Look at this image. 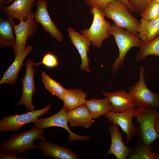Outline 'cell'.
I'll return each instance as SVG.
<instances>
[{"label":"cell","mask_w":159,"mask_h":159,"mask_svg":"<svg viewBox=\"0 0 159 159\" xmlns=\"http://www.w3.org/2000/svg\"><path fill=\"white\" fill-rule=\"evenodd\" d=\"M158 95H159V94H158Z\"/></svg>","instance_id":"obj_38"},{"label":"cell","mask_w":159,"mask_h":159,"mask_svg":"<svg viewBox=\"0 0 159 159\" xmlns=\"http://www.w3.org/2000/svg\"><path fill=\"white\" fill-rule=\"evenodd\" d=\"M36 0H15L10 5L5 6L1 10L6 17L18 20L21 19L25 20Z\"/></svg>","instance_id":"obj_17"},{"label":"cell","mask_w":159,"mask_h":159,"mask_svg":"<svg viewBox=\"0 0 159 159\" xmlns=\"http://www.w3.org/2000/svg\"><path fill=\"white\" fill-rule=\"evenodd\" d=\"M26 69L24 77L21 79L22 85V92L21 98L17 104L19 106L25 105L30 111L34 110V106L32 103V97L36 87L34 75L36 72L33 68L34 64L31 58L26 62Z\"/></svg>","instance_id":"obj_11"},{"label":"cell","mask_w":159,"mask_h":159,"mask_svg":"<svg viewBox=\"0 0 159 159\" xmlns=\"http://www.w3.org/2000/svg\"><path fill=\"white\" fill-rule=\"evenodd\" d=\"M105 16L116 25L127 30L137 31L140 22L131 14L127 6L115 0L101 9Z\"/></svg>","instance_id":"obj_4"},{"label":"cell","mask_w":159,"mask_h":159,"mask_svg":"<svg viewBox=\"0 0 159 159\" xmlns=\"http://www.w3.org/2000/svg\"><path fill=\"white\" fill-rule=\"evenodd\" d=\"M33 49L32 45L28 46L15 56L13 62L3 74L0 81V85L8 84L12 85L16 82L19 71L24 65V60Z\"/></svg>","instance_id":"obj_18"},{"label":"cell","mask_w":159,"mask_h":159,"mask_svg":"<svg viewBox=\"0 0 159 159\" xmlns=\"http://www.w3.org/2000/svg\"><path fill=\"white\" fill-rule=\"evenodd\" d=\"M137 32L141 41L145 43L159 35V17L152 20L141 19Z\"/></svg>","instance_id":"obj_20"},{"label":"cell","mask_w":159,"mask_h":159,"mask_svg":"<svg viewBox=\"0 0 159 159\" xmlns=\"http://www.w3.org/2000/svg\"><path fill=\"white\" fill-rule=\"evenodd\" d=\"M0 159H29V157H19L16 156L0 153Z\"/></svg>","instance_id":"obj_31"},{"label":"cell","mask_w":159,"mask_h":159,"mask_svg":"<svg viewBox=\"0 0 159 159\" xmlns=\"http://www.w3.org/2000/svg\"><path fill=\"white\" fill-rule=\"evenodd\" d=\"M14 30L9 18L4 15L0 18V47L7 46L14 47L16 38L13 32Z\"/></svg>","instance_id":"obj_21"},{"label":"cell","mask_w":159,"mask_h":159,"mask_svg":"<svg viewBox=\"0 0 159 159\" xmlns=\"http://www.w3.org/2000/svg\"><path fill=\"white\" fill-rule=\"evenodd\" d=\"M86 97V93L81 89H68V92L62 100V108L67 112L85 103Z\"/></svg>","instance_id":"obj_23"},{"label":"cell","mask_w":159,"mask_h":159,"mask_svg":"<svg viewBox=\"0 0 159 159\" xmlns=\"http://www.w3.org/2000/svg\"><path fill=\"white\" fill-rule=\"evenodd\" d=\"M151 1H153L154 2H156L159 4V0H151Z\"/></svg>","instance_id":"obj_36"},{"label":"cell","mask_w":159,"mask_h":159,"mask_svg":"<svg viewBox=\"0 0 159 159\" xmlns=\"http://www.w3.org/2000/svg\"><path fill=\"white\" fill-rule=\"evenodd\" d=\"M121 2L124 5H125L128 8L129 10L132 12H134L133 9L131 5L129 0H116Z\"/></svg>","instance_id":"obj_32"},{"label":"cell","mask_w":159,"mask_h":159,"mask_svg":"<svg viewBox=\"0 0 159 159\" xmlns=\"http://www.w3.org/2000/svg\"><path fill=\"white\" fill-rule=\"evenodd\" d=\"M134 12L140 15L149 5L151 0H129Z\"/></svg>","instance_id":"obj_28"},{"label":"cell","mask_w":159,"mask_h":159,"mask_svg":"<svg viewBox=\"0 0 159 159\" xmlns=\"http://www.w3.org/2000/svg\"><path fill=\"white\" fill-rule=\"evenodd\" d=\"M48 5L47 0L37 1L35 4L36 10L34 13L35 20L42 26L45 31L60 42L64 36L50 17L48 11Z\"/></svg>","instance_id":"obj_10"},{"label":"cell","mask_w":159,"mask_h":159,"mask_svg":"<svg viewBox=\"0 0 159 159\" xmlns=\"http://www.w3.org/2000/svg\"><path fill=\"white\" fill-rule=\"evenodd\" d=\"M5 0H0V9L1 10L5 6Z\"/></svg>","instance_id":"obj_34"},{"label":"cell","mask_w":159,"mask_h":159,"mask_svg":"<svg viewBox=\"0 0 159 159\" xmlns=\"http://www.w3.org/2000/svg\"><path fill=\"white\" fill-rule=\"evenodd\" d=\"M50 105L38 110L28 111L26 113L18 114L4 117L0 120V132H16L21 130L26 124L33 122L40 116L45 114L51 108Z\"/></svg>","instance_id":"obj_7"},{"label":"cell","mask_w":159,"mask_h":159,"mask_svg":"<svg viewBox=\"0 0 159 159\" xmlns=\"http://www.w3.org/2000/svg\"><path fill=\"white\" fill-rule=\"evenodd\" d=\"M67 115L71 126L86 128L92 125L93 118L85 104L68 111Z\"/></svg>","instance_id":"obj_19"},{"label":"cell","mask_w":159,"mask_h":159,"mask_svg":"<svg viewBox=\"0 0 159 159\" xmlns=\"http://www.w3.org/2000/svg\"><path fill=\"white\" fill-rule=\"evenodd\" d=\"M139 81L130 86L129 92L132 95L136 106L140 107H159L158 93L150 91L146 86L145 80V68H139Z\"/></svg>","instance_id":"obj_6"},{"label":"cell","mask_w":159,"mask_h":159,"mask_svg":"<svg viewBox=\"0 0 159 159\" xmlns=\"http://www.w3.org/2000/svg\"><path fill=\"white\" fill-rule=\"evenodd\" d=\"M157 159H159V153L156 154Z\"/></svg>","instance_id":"obj_37"},{"label":"cell","mask_w":159,"mask_h":159,"mask_svg":"<svg viewBox=\"0 0 159 159\" xmlns=\"http://www.w3.org/2000/svg\"><path fill=\"white\" fill-rule=\"evenodd\" d=\"M155 127L156 131L159 135V117L157 119L155 122Z\"/></svg>","instance_id":"obj_33"},{"label":"cell","mask_w":159,"mask_h":159,"mask_svg":"<svg viewBox=\"0 0 159 159\" xmlns=\"http://www.w3.org/2000/svg\"><path fill=\"white\" fill-rule=\"evenodd\" d=\"M38 148L42 152L40 156L53 159H79L78 155L69 148L61 146L45 140L38 142Z\"/></svg>","instance_id":"obj_16"},{"label":"cell","mask_w":159,"mask_h":159,"mask_svg":"<svg viewBox=\"0 0 159 159\" xmlns=\"http://www.w3.org/2000/svg\"><path fill=\"white\" fill-rule=\"evenodd\" d=\"M104 116L108 122L118 124L123 133L126 134V144H128L132 137L137 135V128L132 122L135 117L134 109L120 112L110 111Z\"/></svg>","instance_id":"obj_12"},{"label":"cell","mask_w":159,"mask_h":159,"mask_svg":"<svg viewBox=\"0 0 159 159\" xmlns=\"http://www.w3.org/2000/svg\"><path fill=\"white\" fill-rule=\"evenodd\" d=\"M41 63L49 68L54 67L58 65V62L57 57L53 54L49 52L44 56Z\"/></svg>","instance_id":"obj_29"},{"label":"cell","mask_w":159,"mask_h":159,"mask_svg":"<svg viewBox=\"0 0 159 159\" xmlns=\"http://www.w3.org/2000/svg\"><path fill=\"white\" fill-rule=\"evenodd\" d=\"M67 112L62 108L58 112L46 118H38L34 122L33 127L40 129H45L52 127H58L64 129L69 133V142L77 140L80 141L88 140L91 138L89 136H81L72 132L69 128Z\"/></svg>","instance_id":"obj_9"},{"label":"cell","mask_w":159,"mask_h":159,"mask_svg":"<svg viewBox=\"0 0 159 159\" xmlns=\"http://www.w3.org/2000/svg\"><path fill=\"white\" fill-rule=\"evenodd\" d=\"M108 127L111 137L110 149L104 158L112 154L117 159H126L132 152L133 149L127 147L124 143L122 136L119 130V125L116 123Z\"/></svg>","instance_id":"obj_13"},{"label":"cell","mask_w":159,"mask_h":159,"mask_svg":"<svg viewBox=\"0 0 159 159\" xmlns=\"http://www.w3.org/2000/svg\"><path fill=\"white\" fill-rule=\"evenodd\" d=\"M107 32L109 35L113 36L119 49V56L115 59L112 67L114 75L123 66L129 50L132 47H139L144 43L140 38L138 32L127 30L114 24H110Z\"/></svg>","instance_id":"obj_2"},{"label":"cell","mask_w":159,"mask_h":159,"mask_svg":"<svg viewBox=\"0 0 159 159\" xmlns=\"http://www.w3.org/2000/svg\"><path fill=\"white\" fill-rule=\"evenodd\" d=\"M135 148L128 156L129 159H157L156 154L152 151L153 147L139 140L135 145Z\"/></svg>","instance_id":"obj_26"},{"label":"cell","mask_w":159,"mask_h":159,"mask_svg":"<svg viewBox=\"0 0 159 159\" xmlns=\"http://www.w3.org/2000/svg\"><path fill=\"white\" fill-rule=\"evenodd\" d=\"M85 104L93 119L105 115L111 111L112 107L109 100L107 98L101 99L92 98L86 100Z\"/></svg>","instance_id":"obj_22"},{"label":"cell","mask_w":159,"mask_h":159,"mask_svg":"<svg viewBox=\"0 0 159 159\" xmlns=\"http://www.w3.org/2000/svg\"><path fill=\"white\" fill-rule=\"evenodd\" d=\"M101 92L110 101L112 112H121L134 109L136 106L132 95L125 90L113 92L101 91Z\"/></svg>","instance_id":"obj_15"},{"label":"cell","mask_w":159,"mask_h":159,"mask_svg":"<svg viewBox=\"0 0 159 159\" xmlns=\"http://www.w3.org/2000/svg\"><path fill=\"white\" fill-rule=\"evenodd\" d=\"M88 6L91 7L97 6L101 9L105 7L115 0H85Z\"/></svg>","instance_id":"obj_30"},{"label":"cell","mask_w":159,"mask_h":159,"mask_svg":"<svg viewBox=\"0 0 159 159\" xmlns=\"http://www.w3.org/2000/svg\"><path fill=\"white\" fill-rule=\"evenodd\" d=\"M90 11L93 16L92 24L89 29L82 30L80 32L90 40L93 47L99 48L104 40L109 37L107 30L111 24L105 20L103 11L99 7H91Z\"/></svg>","instance_id":"obj_5"},{"label":"cell","mask_w":159,"mask_h":159,"mask_svg":"<svg viewBox=\"0 0 159 159\" xmlns=\"http://www.w3.org/2000/svg\"><path fill=\"white\" fill-rule=\"evenodd\" d=\"M41 78L47 90L62 100L67 94L68 90L64 88L59 82L52 78L43 71H42Z\"/></svg>","instance_id":"obj_25"},{"label":"cell","mask_w":159,"mask_h":159,"mask_svg":"<svg viewBox=\"0 0 159 159\" xmlns=\"http://www.w3.org/2000/svg\"><path fill=\"white\" fill-rule=\"evenodd\" d=\"M150 55L159 57V35L152 40L143 43L139 47L135 61H140Z\"/></svg>","instance_id":"obj_24"},{"label":"cell","mask_w":159,"mask_h":159,"mask_svg":"<svg viewBox=\"0 0 159 159\" xmlns=\"http://www.w3.org/2000/svg\"><path fill=\"white\" fill-rule=\"evenodd\" d=\"M134 116L140 125L137 128V135L139 140L151 145L159 138L155 127V122L159 117L156 108L138 107L134 109Z\"/></svg>","instance_id":"obj_3"},{"label":"cell","mask_w":159,"mask_h":159,"mask_svg":"<svg viewBox=\"0 0 159 159\" xmlns=\"http://www.w3.org/2000/svg\"><path fill=\"white\" fill-rule=\"evenodd\" d=\"M9 18L13 27L16 38V43L13 48L16 56L25 49L28 38H31L35 35L38 28V24L35 20L34 13L32 10H31L25 20L21 19L17 24H14L13 19Z\"/></svg>","instance_id":"obj_8"},{"label":"cell","mask_w":159,"mask_h":159,"mask_svg":"<svg viewBox=\"0 0 159 159\" xmlns=\"http://www.w3.org/2000/svg\"><path fill=\"white\" fill-rule=\"evenodd\" d=\"M14 0H5V4L6 5H9Z\"/></svg>","instance_id":"obj_35"},{"label":"cell","mask_w":159,"mask_h":159,"mask_svg":"<svg viewBox=\"0 0 159 159\" xmlns=\"http://www.w3.org/2000/svg\"><path fill=\"white\" fill-rule=\"evenodd\" d=\"M44 129L33 127L20 133L12 134L7 140L0 144V153L16 156L28 150L38 148L34 140L39 139L46 140L43 133Z\"/></svg>","instance_id":"obj_1"},{"label":"cell","mask_w":159,"mask_h":159,"mask_svg":"<svg viewBox=\"0 0 159 159\" xmlns=\"http://www.w3.org/2000/svg\"><path fill=\"white\" fill-rule=\"evenodd\" d=\"M67 31L72 44L75 47L81 58V63L80 68L90 73L91 70L89 67L90 59L88 57V53L89 52L91 41L71 27L68 28Z\"/></svg>","instance_id":"obj_14"},{"label":"cell","mask_w":159,"mask_h":159,"mask_svg":"<svg viewBox=\"0 0 159 159\" xmlns=\"http://www.w3.org/2000/svg\"><path fill=\"white\" fill-rule=\"evenodd\" d=\"M140 16L141 19L152 20L159 17V4L151 1L144 11Z\"/></svg>","instance_id":"obj_27"}]
</instances>
